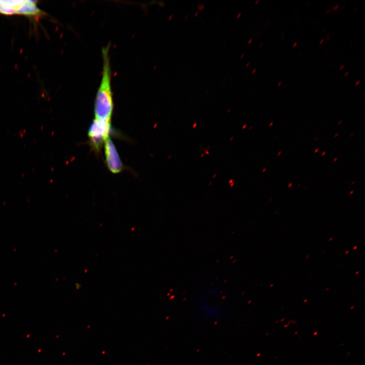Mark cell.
Wrapping results in <instances>:
<instances>
[{"label":"cell","mask_w":365,"mask_h":365,"mask_svg":"<svg viewBox=\"0 0 365 365\" xmlns=\"http://www.w3.org/2000/svg\"><path fill=\"white\" fill-rule=\"evenodd\" d=\"M197 309L200 316L209 321L220 319L225 312L223 291L216 286H209L200 294Z\"/></svg>","instance_id":"2"},{"label":"cell","mask_w":365,"mask_h":365,"mask_svg":"<svg viewBox=\"0 0 365 365\" xmlns=\"http://www.w3.org/2000/svg\"><path fill=\"white\" fill-rule=\"evenodd\" d=\"M329 11H330V10H327V12H326V14H327V13H328V12H329Z\"/></svg>","instance_id":"15"},{"label":"cell","mask_w":365,"mask_h":365,"mask_svg":"<svg viewBox=\"0 0 365 365\" xmlns=\"http://www.w3.org/2000/svg\"><path fill=\"white\" fill-rule=\"evenodd\" d=\"M325 154V152H324L322 154V156L324 155Z\"/></svg>","instance_id":"13"},{"label":"cell","mask_w":365,"mask_h":365,"mask_svg":"<svg viewBox=\"0 0 365 365\" xmlns=\"http://www.w3.org/2000/svg\"><path fill=\"white\" fill-rule=\"evenodd\" d=\"M323 40H324V39H322V40L320 41L319 44H321L322 43V42H323Z\"/></svg>","instance_id":"9"},{"label":"cell","mask_w":365,"mask_h":365,"mask_svg":"<svg viewBox=\"0 0 365 365\" xmlns=\"http://www.w3.org/2000/svg\"><path fill=\"white\" fill-rule=\"evenodd\" d=\"M348 74H349L348 71L346 72V74L344 75V76L345 77L347 76V75H348Z\"/></svg>","instance_id":"11"},{"label":"cell","mask_w":365,"mask_h":365,"mask_svg":"<svg viewBox=\"0 0 365 365\" xmlns=\"http://www.w3.org/2000/svg\"><path fill=\"white\" fill-rule=\"evenodd\" d=\"M36 1L0 0V14L21 15L36 20L45 16L46 13L40 9Z\"/></svg>","instance_id":"3"},{"label":"cell","mask_w":365,"mask_h":365,"mask_svg":"<svg viewBox=\"0 0 365 365\" xmlns=\"http://www.w3.org/2000/svg\"><path fill=\"white\" fill-rule=\"evenodd\" d=\"M344 67V65H342L341 67L340 68V70L342 69V68Z\"/></svg>","instance_id":"10"},{"label":"cell","mask_w":365,"mask_h":365,"mask_svg":"<svg viewBox=\"0 0 365 365\" xmlns=\"http://www.w3.org/2000/svg\"><path fill=\"white\" fill-rule=\"evenodd\" d=\"M104 144L105 162L107 168L114 174L121 172L124 166L114 143L109 137Z\"/></svg>","instance_id":"5"},{"label":"cell","mask_w":365,"mask_h":365,"mask_svg":"<svg viewBox=\"0 0 365 365\" xmlns=\"http://www.w3.org/2000/svg\"><path fill=\"white\" fill-rule=\"evenodd\" d=\"M318 149H317V150H316L315 152V153L317 152L318 151Z\"/></svg>","instance_id":"14"},{"label":"cell","mask_w":365,"mask_h":365,"mask_svg":"<svg viewBox=\"0 0 365 365\" xmlns=\"http://www.w3.org/2000/svg\"><path fill=\"white\" fill-rule=\"evenodd\" d=\"M339 6V5L338 4L337 5H336L335 6H334V7H333V8H332V10L334 11H335L338 9Z\"/></svg>","instance_id":"6"},{"label":"cell","mask_w":365,"mask_h":365,"mask_svg":"<svg viewBox=\"0 0 365 365\" xmlns=\"http://www.w3.org/2000/svg\"><path fill=\"white\" fill-rule=\"evenodd\" d=\"M111 122L95 119L91 124L88 135L90 145L96 152L100 151L105 141L110 137Z\"/></svg>","instance_id":"4"},{"label":"cell","mask_w":365,"mask_h":365,"mask_svg":"<svg viewBox=\"0 0 365 365\" xmlns=\"http://www.w3.org/2000/svg\"><path fill=\"white\" fill-rule=\"evenodd\" d=\"M359 83H360V81L358 80V81L356 82V83L355 84V86H357Z\"/></svg>","instance_id":"8"},{"label":"cell","mask_w":365,"mask_h":365,"mask_svg":"<svg viewBox=\"0 0 365 365\" xmlns=\"http://www.w3.org/2000/svg\"><path fill=\"white\" fill-rule=\"evenodd\" d=\"M297 45V42H296L293 46V48H295Z\"/></svg>","instance_id":"7"},{"label":"cell","mask_w":365,"mask_h":365,"mask_svg":"<svg viewBox=\"0 0 365 365\" xmlns=\"http://www.w3.org/2000/svg\"><path fill=\"white\" fill-rule=\"evenodd\" d=\"M109 48L102 49L103 67L102 77L94 103L95 119L110 121L114 109L111 87V72Z\"/></svg>","instance_id":"1"},{"label":"cell","mask_w":365,"mask_h":365,"mask_svg":"<svg viewBox=\"0 0 365 365\" xmlns=\"http://www.w3.org/2000/svg\"><path fill=\"white\" fill-rule=\"evenodd\" d=\"M281 82H282L280 81V82L278 84V85H277V86H279L281 85Z\"/></svg>","instance_id":"12"}]
</instances>
